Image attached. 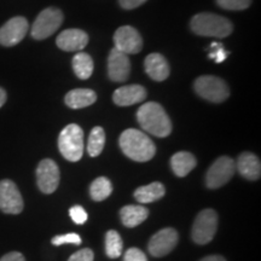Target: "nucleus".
Returning a JSON list of instances; mask_svg holds the SVG:
<instances>
[{
  "instance_id": "cd10ccee",
  "label": "nucleus",
  "mask_w": 261,
  "mask_h": 261,
  "mask_svg": "<svg viewBox=\"0 0 261 261\" xmlns=\"http://www.w3.org/2000/svg\"><path fill=\"white\" fill-rule=\"evenodd\" d=\"M217 4L225 10H246L252 4V0H217Z\"/></svg>"
},
{
  "instance_id": "39448f33",
  "label": "nucleus",
  "mask_w": 261,
  "mask_h": 261,
  "mask_svg": "<svg viewBox=\"0 0 261 261\" xmlns=\"http://www.w3.org/2000/svg\"><path fill=\"white\" fill-rule=\"evenodd\" d=\"M194 86L198 96L212 103H221L230 96L226 83L218 76L203 75L196 79Z\"/></svg>"
},
{
  "instance_id": "9b49d317",
  "label": "nucleus",
  "mask_w": 261,
  "mask_h": 261,
  "mask_svg": "<svg viewBox=\"0 0 261 261\" xmlns=\"http://www.w3.org/2000/svg\"><path fill=\"white\" fill-rule=\"evenodd\" d=\"M29 28L28 21L22 16L10 18L0 28V45L6 47L15 46L23 40Z\"/></svg>"
},
{
  "instance_id": "5701e85b",
  "label": "nucleus",
  "mask_w": 261,
  "mask_h": 261,
  "mask_svg": "<svg viewBox=\"0 0 261 261\" xmlns=\"http://www.w3.org/2000/svg\"><path fill=\"white\" fill-rule=\"evenodd\" d=\"M74 73L81 80H87L93 73V61L89 54L80 51L73 58Z\"/></svg>"
},
{
  "instance_id": "aec40b11",
  "label": "nucleus",
  "mask_w": 261,
  "mask_h": 261,
  "mask_svg": "<svg viewBox=\"0 0 261 261\" xmlns=\"http://www.w3.org/2000/svg\"><path fill=\"white\" fill-rule=\"evenodd\" d=\"M197 161L196 158L188 151L175 152L171 159L172 171L177 177H185L196 167Z\"/></svg>"
},
{
  "instance_id": "4be33fe9",
  "label": "nucleus",
  "mask_w": 261,
  "mask_h": 261,
  "mask_svg": "<svg viewBox=\"0 0 261 261\" xmlns=\"http://www.w3.org/2000/svg\"><path fill=\"white\" fill-rule=\"evenodd\" d=\"M166 194V189L161 182L155 181L151 184L140 187L135 191V198L139 203H151L159 201Z\"/></svg>"
},
{
  "instance_id": "7c9ffc66",
  "label": "nucleus",
  "mask_w": 261,
  "mask_h": 261,
  "mask_svg": "<svg viewBox=\"0 0 261 261\" xmlns=\"http://www.w3.org/2000/svg\"><path fill=\"white\" fill-rule=\"evenodd\" d=\"M123 261H148L146 255L138 248H129L125 253Z\"/></svg>"
},
{
  "instance_id": "c85d7f7f",
  "label": "nucleus",
  "mask_w": 261,
  "mask_h": 261,
  "mask_svg": "<svg viewBox=\"0 0 261 261\" xmlns=\"http://www.w3.org/2000/svg\"><path fill=\"white\" fill-rule=\"evenodd\" d=\"M51 242L54 246H63V244H75V246H79V244H81V237L77 233H65L60 234V236H55L52 238Z\"/></svg>"
},
{
  "instance_id": "20e7f679",
  "label": "nucleus",
  "mask_w": 261,
  "mask_h": 261,
  "mask_svg": "<svg viewBox=\"0 0 261 261\" xmlns=\"http://www.w3.org/2000/svg\"><path fill=\"white\" fill-rule=\"evenodd\" d=\"M58 149L65 160L76 162L84 154V130L76 123L65 126L58 137Z\"/></svg>"
},
{
  "instance_id": "f3484780",
  "label": "nucleus",
  "mask_w": 261,
  "mask_h": 261,
  "mask_svg": "<svg viewBox=\"0 0 261 261\" xmlns=\"http://www.w3.org/2000/svg\"><path fill=\"white\" fill-rule=\"evenodd\" d=\"M146 74L155 81H163L169 76V64L160 54H150L144 62Z\"/></svg>"
},
{
  "instance_id": "423d86ee",
  "label": "nucleus",
  "mask_w": 261,
  "mask_h": 261,
  "mask_svg": "<svg viewBox=\"0 0 261 261\" xmlns=\"http://www.w3.org/2000/svg\"><path fill=\"white\" fill-rule=\"evenodd\" d=\"M63 22V14L60 9L47 8L42 10L32 25V38L44 40L51 37Z\"/></svg>"
},
{
  "instance_id": "6e6552de",
  "label": "nucleus",
  "mask_w": 261,
  "mask_h": 261,
  "mask_svg": "<svg viewBox=\"0 0 261 261\" xmlns=\"http://www.w3.org/2000/svg\"><path fill=\"white\" fill-rule=\"evenodd\" d=\"M236 172V162L228 156H221L215 160L205 174V185L210 189L224 187L233 177Z\"/></svg>"
},
{
  "instance_id": "f8f14e48",
  "label": "nucleus",
  "mask_w": 261,
  "mask_h": 261,
  "mask_svg": "<svg viewBox=\"0 0 261 261\" xmlns=\"http://www.w3.org/2000/svg\"><path fill=\"white\" fill-rule=\"evenodd\" d=\"M114 44L116 50L123 52L127 56L138 54L143 47L142 37L138 31L130 25H123L117 29L114 34Z\"/></svg>"
},
{
  "instance_id": "393cba45",
  "label": "nucleus",
  "mask_w": 261,
  "mask_h": 261,
  "mask_svg": "<svg viewBox=\"0 0 261 261\" xmlns=\"http://www.w3.org/2000/svg\"><path fill=\"white\" fill-rule=\"evenodd\" d=\"M104 144H106V133L102 127L96 126L92 128L89 137V144H87V151L91 158H97L103 151Z\"/></svg>"
},
{
  "instance_id": "2eb2a0df",
  "label": "nucleus",
  "mask_w": 261,
  "mask_h": 261,
  "mask_svg": "<svg viewBox=\"0 0 261 261\" xmlns=\"http://www.w3.org/2000/svg\"><path fill=\"white\" fill-rule=\"evenodd\" d=\"M56 44L63 51H83L89 44V35L81 29H65L57 37Z\"/></svg>"
},
{
  "instance_id": "412c9836",
  "label": "nucleus",
  "mask_w": 261,
  "mask_h": 261,
  "mask_svg": "<svg viewBox=\"0 0 261 261\" xmlns=\"http://www.w3.org/2000/svg\"><path fill=\"white\" fill-rule=\"evenodd\" d=\"M120 217L126 227H136L146 220L149 217V211L143 205H125L120 211Z\"/></svg>"
},
{
  "instance_id": "7ed1b4c3",
  "label": "nucleus",
  "mask_w": 261,
  "mask_h": 261,
  "mask_svg": "<svg viewBox=\"0 0 261 261\" xmlns=\"http://www.w3.org/2000/svg\"><path fill=\"white\" fill-rule=\"evenodd\" d=\"M191 31L201 37L226 38L232 33V23L223 16L202 12L195 15L190 22Z\"/></svg>"
},
{
  "instance_id": "1a4fd4ad",
  "label": "nucleus",
  "mask_w": 261,
  "mask_h": 261,
  "mask_svg": "<svg viewBox=\"0 0 261 261\" xmlns=\"http://www.w3.org/2000/svg\"><path fill=\"white\" fill-rule=\"evenodd\" d=\"M60 168L57 163L50 159L40 161L37 168L38 188L44 194H54L60 185Z\"/></svg>"
},
{
  "instance_id": "b1692460",
  "label": "nucleus",
  "mask_w": 261,
  "mask_h": 261,
  "mask_svg": "<svg viewBox=\"0 0 261 261\" xmlns=\"http://www.w3.org/2000/svg\"><path fill=\"white\" fill-rule=\"evenodd\" d=\"M113 192V184L106 177H99L92 181L90 187V194L93 201L100 202L107 200Z\"/></svg>"
},
{
  "instance_id": "a211bd4d",
  "label": "nucleus",
  "mask_w": 261,
  "mask_h": 261,
  "mask_svg": "<svg viewBox=\"0 0 261 261\" xmlns=\"http://www.w3.org/2000/svg\"><path fill=\"white\" fill-rule=\"evenodd\" d=\"M236 167L240 174L248 180H257L261 177L260 160L252 152H243L238 158Z\"/></svg>"
},
{
  "instance_id": "2f4dec72",
  "label": "nucleus",
  "mask_w": 261,
  "mask_h": 261,
  "mask_svg": "<svg viewBox=\"0 0 261 261\" xmlns=\"http://www.w3.org/2000/svg\"><path fill=\"white\" fill-rule=\"evenodd\" d=\"M94 254L89 248H85L83 250H79V252L74 253L68 261H93Z\"/></svg>"
},
{
  "instance_id": "c756f323",
  "label": "nucleus",
  "mask_w": 261,
  "mask_h": 261,
  "mask_svg": "<svg viewBox=\"0 0 261 261\" xmlns=\"http://www.w3.org/2000/svg\"><path fill=\"white\" fill-rule=\"evenodd\" d=\"M69 215L71 220L77 225L85 224L87 221V218H89L85 208L81 207V205H74V207H71L69 210Z\"/></svg>"
},
{
  "instance_id": "6ab92c4d",
  "label": "nucleus",
  "mask_w": 261,
  "mask_h": 261,
  "mask_svg": "<svg viewBox=\"0 0 261 261\" xmlns=\"http://www.w3.org/2000/svg\"><path fill=\"white\" fill-rule=\"evenodd\" d=\"M97 100V94L90 89H75L67 93L64 102L71 109H83Z\"/></svg>"
},
{
  "instance_id": "9d476101",
  "label": "nucleus",
  "mask_w": 261,
  "mask_h": 261,
  "mask_svg": "<svg viewBox=\"0 0 261 261\" xmlns=\"http://www.w3.org/2000/svg\"><path fill=\"white\" fill-rule=\"evenodd\" d=\"M0 211L6 214H19L23 211V198L17 185L5 179L0 181Z\"/></svg>"
},
{
  "instance_id": "bb28decb",
  "label": "nucleus",
  "mask_w": 261,
  "mask_h": 261,
  "mask_svg": "<svg viewBox=\"0 0 261 261\" xmlns=\"http://www.w3.org/2000/svg\"><path fill=\"white\" fill-rule=\"evenodd\" d=\"M228 56V52L224 48L221 42H212L210 45V54L208 58L213 60L215 63H223Z\"/></svg>"
},
{
  "instance_id": "c9c22d12",
  "label": "nucleus",
  "mask_w": 261,
  "mask_h": 261,
  "mask_svg": "<svg viewBox=\"0 0 261 261\" xmlns=\"http://www.w3.org/2000/svg\"><path fill=\"white\" fill-rule=\"evenodd\" d=\"M6 98H8V96H6L5 90H3L2 87H0V108H2L5 104Z\"/></svg>"
},
{
  "instance_id": "72a5a7b5",
  "label": "nucleus",
  "mask_w": 261,
  "mask_h": 261,
  "mask_svg": "<svg viewBox=\"0 0 261 261\" xmlns=\"http://www.w3.org/2000/svg\"><path fill=\"white\" fill-rule=\"evenodd\" d=\"M0 261H25V259L19 252H10L8 254H5V255L0 259Z\"/></svg>"
},
{
  "instance_id": "f03ea898",
  "label": "nucleus",
  "mask_w": 261,
  "mask_h": 261,
  "mask_svg": "<svg viewBox=\"0 0 261 261\" xmlns=\"http://www.w3.org/2000/svg\"><path fill=\"white\" fill-rule=\"evenodd\" d=\"M137 119L142 128L150 135L165 138L171 135L172 122L167 113L159 103L149 102L140 106L137 112Z\"/></svg>"
},
{
  "instance_id": "f704fd0d",
  "label": "nucleus",
  "mask_w": 261,
  "mask_h": 261,
  "mask_svg": "<svg viewBox=\"0 0 261 261\" xmlns=\"http://www.w3.org/2000/svg\"><path fill=\"white\" fill-rule=\"evenodd\" d=\"M200 261H226V260H225V257L220 255H210V256L203 257V259H201Z\"/></svg>"
},
{
  "instance_id": "473e14b6",
  "label": "nucleus",
  "mask_w": 261,
  "mask_h": 261,
  "mask_svg": "<svg viewBox=\"0 0 261 261\" xmlns=\"http://www.w3.org/2000/svg\"><path fill=\"white\" fill-rule=\"evenodd\" d=\"M146 0H119L120 5L126 10H132L138 8V6L143 5Z\"/></svg>"
},
{
  "instance_id": "0eeeda50",
  "label": "nucleus",
  "mask_w": 261,
  "mask_h": 261,
  "mask_svg": "<svg viewBox=\"0 0 261 261\" xmlns=\"http://www.w3.org/2000/svg\"><path fill=\"white\" fill-rule=\"evenodd\" d=\"M218 228V214L213 210L198 213L192 225V240L197 244H207L213 240Z\"/></svg>"
},
{
  "instance_id": "a878e982",
  "label": "nucleus",
  "mask_w": 261,
  "mask_h": 261,
  "mask_svg": "<svg viewBox=\"0 0 261 261\" xmlns=\"http://www.w3.org/2000/svg\"><path fill=\"white\" fill-rule=\"evenodd\" d=\"M122 240L115 230L108 231L106 234V253L112 259H116L122 253Z\"/></svg>"
},
{
  "instance_id": "f257e3e1",
  "label": "nucleus",
  "mask_w": 261,
  "mask_h": 261,
  "mask_svg": "<svg viewBox=\"0 0 261 261\" xmlns=\"http://www.w3.org/2000/svg\"><path fill=\"white\" fill-rule=\"evenodd\" d=\"M119 143L123 154L133 161L146 162L155 156L156 146L154 142L139 129H126L120 136Z\"/></svg>"
},
{
  "instance_id": "4468645a",
  "label": "nucleus",
  "mask_w": 261,
  "mask_h": 261,
  "mask_svg": "<svg viewBox=\"0 0 261 261\" xmlns=\"http://www.w3.org/2000/svg\"><path fill=\"white\" fill-rule=\"evenodd\" d=\"M129 74L130 62L128 56L114 47L108 57V75L110 80L115 83H123L128 79Z\"/></svg>"
},
{
  "instance_id": "ddd939ff",
  "label": "nucleus",
  "mask_w": 261,
  "mask_h": 261,
  "mask_svg": "<svg viewBox=\"0 0 261 261\" xmlns=\"http://www.w3.org/2000/svg\"><path fill=\"white\" fill-rule=\"evenodd\" d=\"M178 243V232L172 227L163 228L150 238L148 249L155 257L167 255L174 249Z\"/></svg>"
},
{
  "instance_id": "dca6fc26",
  "label": "nucleus",
  "mask_w": 261,
  "mask_h": 261,
  "mask_svg": "<svg viewBox=\"0 0 261 261\" xmlns=\"http://www.w3.org/2000/svg\"><path fill=\"white\" fill-rule=\"evenodd\" d=\"M146 98V90L140 85H128L117 89L113 94V100L119 107H129L143 102Z\"/></svg>"
}]
</instances>
